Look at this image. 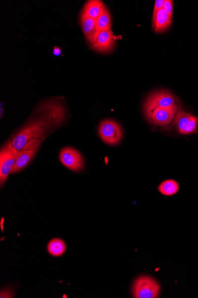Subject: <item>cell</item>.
<instances>
[{"label": "cell", "mask_w": 198, "mask_h": 298, "mask_svg": "<svg viewBox=\"0 0 198 298\" xmlns=\"http://www.w3.org/2000/svg\"><path fill=\"white\" fill-rule=\"evenodd\" d=\"M66 246L63 240L59 238L52 239L48 245V251L54 257H60L65 253Z\"/></svg>", "instance_id": "obj_15"}, {"label": "cell", "mask_w": 198, "mask_h": 298, "mask_svg": "<svg viewBox=\"0 0 198 298\" xmlns=\"http://www.w3.org/2000/svg\"><path fill=\"white\" fill-rule=\"evenodd\" d=\"M19 151L14 148L11 140L2 146L0 152V184L1 187L5 184L9 174L16 163Z\"/></svg>", "instance_id": "obj_3"}, {"label": "cell", "mask_w": 198, "mask_h": 298, "mask_svg": "<svg viewBox=\"0 0 198 298\" xmlns=\"http://www.w3.org/2000/svg\"><path fill=\"white\" fill-rule=\"evenodd\" d=\"M175 106L179 105L176 97L172 93L166 91H157L151 94L146 100L144 108L145 117L150 121L151 115L155 109Z\"/></svg>", "instance_id": "obj_2"}, {"label": "cell", "mask_w": 198, "mask_h": 298, "mask_svg": "<svg viewBox=\"0 0 198 298\" xmlns=\"http://www.w3.org/2000/svg\"><path fill=\"white\" fill-rule=\"evenodd\" d=\"M62 53V50L59 47H55L54 50V54L55 56H59Z\"/></svg>", "instance_id": "obj_19"}, {"label": "cell", "mask_w": 198, "mask_h": 298, "mask_svg": "<svg viewBox=\"0 0 198 298\" xmlns=\"http://www.w3.org/2000/svg\"><path fill=\"white\" fill-rule=\"evenodd\" d=\"M172 17L167 14L163 8L158 11L153 27L155 32L160 33L165 31L171 26Z\"/></svg>", "instance_id": "obj_12"}, {"label": "cell", "mask_w": 198, "mask_h": 298, "mask_svg": "<svg viewBox=\"0 0 198 298\" xmlns=\"http://www.w3.org/2000/svg\"><path fill=\"white\" fill-rule=\"evenodd\" d=\"M104 3L99 0H90L84 4L83 13L91 19L96 20L102 10Z\"/></svg>", "instance_id": "obj_13"}, {"label": "cell", "mask_w": 198, "mask_h": 298, "mask_svg": "<svg viewBox=\"0 0 198 298\" xmlns=\"http://www.w3.org/2000/svg\"><path fill=\"white\" fill-rule=\"evenodd\" d=\"M97 31L101 32L111 30L112 21L111 14L106 5L103 6L101 13L96 20Z\"/></svg>", "instance_id": "obj_14"}, {"label": "cell", "mask_w": 198, "mask_h": 298, "mask_svg": "<svg viewBox=\"0 0 198 298\" xmlns=\"http://www.w3.org/2000/svg\"><path fill=\"white\" fill-rule=\"evenodd\" d=\"M175 123L180 134L188 135L197 133L198 117L190 112L179 109Z\"/></svg>", "instance_id": "obj_7"}, {"label": "cell", "mask_w": 198, "mask_h": 298, "mask_svg": "<svg viewBox=\"0 0 198 298\" xmlns=\"http://www.w3.org/2000/svg\"><path fill=\"white\" fill-rule=\"evenodd\" d=\"M80 22L86 40L91 46L95 44L99 33L97 31L96 20L88 17L83 13L80 16Z\"/></svg>", "instance_id": "obj_10"}, {"label": "cell", "mask_w": 198, "mask_h": 298, "mask_svg": "<svg viewBox=\"0 0 198 298\" xmlns=\"http://www.w3.org/2000/svg\"><path fill=\"white\" fill-rule=\"evenodd\" d=\"M115 36L112 30L99 33L95 44L91 46L94 51L101 53H110L115 45Z\"/></svg>", "instance_id": "obj_9"}, {"label": "cell", "mask_w": 198, "mask_h": 298, "mask_svg": "<svg viewBox=\"0 0 198 298\" xmlns=\"http://www.w3.org/2000/svg\"><path fill=\"white\" fill-rule=\"evenodd\" d=\"M179 111V106L158 108L151 115L150 122L160 127L166 126L175 119Z\"/></svg>", "instance_id": "obj_8"}, {"label": "cell", "mask_w": 198, "mask_h": 298, "mask_svg": "<svg viewBox=\"0 0 198 298\" xmlns=\"http://www.w3.org/2000/svg\"><path fill=\"white\" fill-rule=\"evenodd\" d=\"M165 2V0H156L155 1V5L153 15V23H154L155 17H156L158 11L163 8V5Z\"/></svg>", "instance_id": "obj_17"}, {"label": "cell", "mask_w": 198, "mask_h": 298, "mask_svg": "<svg viewBox=\"0 0 198 298\" xmlns=\"http://www.w3.org/2000/svg\"><path fill=\"white\" fill-rule=\"evenodd\" d=\"M60 162L73 172H79L84 168L85 161L83 156L76 149L66 147L60 153Z\"/></svg>", "instance_id": "obj_6"}, {"label": "cell", "mask_w": 198, "mask_h": 298, "mask_svg": "<svg viewBox=\"0 0 198 298\" xmlns=\"http://www.w3.org/2000/svg\"><path fill=\"white\" fill-rule=\"evenodd\" d=\"M123 134L121 126L115 120H105L100 124L99 135L106 144H118L121 141Z\"/></svg>", "instance_id": "obj_5"}, {"label": "cell", "mask_w": 198, "mask_h": 298, "mask_svg": "<svg viewBox=\"0 0 198 298\" xmlns=\"http://www.w3.org/2000/svg\"><path fill=\"white\" fill-rule=\"evenodd\" d=\"M158 190L164 196H172L178 193L179 185L174 180H167L160 185Z\"/></svg>", "instance_id": "obj_16"}, {"label": "cell", "mask_w": 198, "mask_h": 298, "mask_svg": "<svg viewBox=\"0 0 198 298\" xmlns=\"http://www.w3.org/2000/svg\"><path fill=\"white\" fill-rule=\"evenodd\" d=\"M132 294L135 298H156L159 296L160 286L150 277L141 276L134 282Z\"/></svg>", "instance_id": "obj_4"}, {"label": "cell", "mask_w": 198, "mask_h": 298, "mask_svg": "<svg viewBox=\"0 0 198 298\" xmlns=\"http://www.w3.org/2000/svg\"><path fill=\"white\" fill-rule=\"evenodd\" d=\"M163 8L170 17L173 18V1L172 0H165Z\"/></svg>", "instance_id": "obj_18"}, {"label": "cell", "mask_w": 198, "mask_h": 298, "mask_svg": "<svg viewBox=\"0 0 198 298\" xmlns=\"http://www.w3.org/2000/svg\"><path fill=\"white\" fill-rule=\"evenodd\" d=\"M35 112L25 125L12 136V144L17 151L22 150L32 139L44 141L52 130L62 124L66 117L65 107L56 101L42 103Z\"/></svg>", "instance_id": "obj_1"}, {"label": "cell", "mask_w": 198, "mask_h": 298, "mask_svg": "<svg viewBox=\"0 0 198 298\" xmlns=\"http://www.w3.org/2000/svg\"><path fill=\"white\" fill-rule=\"evenodd\" d=\"M36 153V152L34 150H26V149H23L19 151L16 163L11 170L10 174L19 172L25 168L35 157Z\"/></svg>", "instance_id": "obj_11"}]
</instances>
